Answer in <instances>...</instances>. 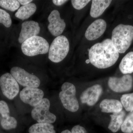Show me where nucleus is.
Returning <instances> with one entry per match:
<instances>
[{
	"mask_svg": "<svg viewBox=\"0 0 133 133\" xmlns=\"http://www.w3.org/2000/svg\"><path fill=\"white\" fill-rule=\"evenodd\" d=\"M88 55L91 64L99 69H106L112 66L119 57V52L111 40L109 38L92 46Z\"/></svg>",
	"mask_w": 133,
	"mask_h": 133,
	"instance_id": "1",
	"label": "nucleus"
},
{
	"mask_svg": "<svg viewBox=\"0 0 133 133\" xmlns=\"http://www.w3.org/2000/svg\"><path fill=\"white\" fill-rule=\"evenodd\" d=\"M111 40L119 53L125 52L133 41V26L119 24L113 30Z\"/></svg>",
	"mask_w": 133,
	"mask_h": 133,
	"instance_id": "2",
	"label": "nucleus"
},
{
	"mask_svg": "<svg viewBox=\"0 0 133 133\" xmlns=\"http://www.w3.org/2000/svg\"><path fill=\"white\" fill-rule=\"evenodd\" d=\"M49 48L48 41L38 36L27 39L22 44L21 46L23 53L30 57L46 54L49 52Z\"/></svg>",
	"mask_w": 133,
	"mask_h": 133,
	"instance_id": "3",
	"label": "nucleus"
},
{
	"mask_svg": "<svg viewBox=\"0 0 133 133\" xmlns=\"http://www.w3.org/2000/svg\"><path fill=\"white\" fill-rule=\"evenodd\" d=\"M69 50L70 44L67 38L64 36H58L50 45L48 57L52 62L59 63L66 57Z\"/></svg>",
	"mask_w": 133,
	"mask_h": 133,
	"instance_id": "4",
	"label": "nucleus"
},
{
	"mask_svg": "<svg viewBox=\"0 0 133 133\" xmlns=\"http://www.w3.org/2000/svg\"><path fill=\"white\" fill-rule=\"evenodd\" d=\"M61 89L59 96L64 107L70 111H77L79 108V105L76 97L75 86L71 83L65 82L62 85Z\"/></svg>",
	"mask_w": 133,
	"mask_h": 133,
	"instance_id": "5",
	"label": "nucleus"
},
{
	"mask_svg": "<svg viewBox=\"0 0 133 133\" xmlns=\"http://www.w3.org/2000/svg\"><path fill=\"white\" fill-rule=\"evenodd\" d=\"M50 102L46 98L33 107L31 112V117L38 123L52 124L56 120V116L50 111Z\"/></svg>",
	"mask_w": 133,
	"mask_h": 133,
	"instance_id": "6",
	"label": "nucleus"
},
{
	"mask_svg": "<svg viewBox=\"0 0 133 133\" xmlns=\"http://www.w3.org/2000/svg\"><path fill=\"white\" fill-rule=\"evenodd\" d=\"M10 73L18 84L24 87L37 88L41 84L40 79L36 76L19 66L12 67Z\"/></svg>",
	"mask_w": 133,
	"mask_h": 133,
	"instance_id": "7",
	"label": "nucleus"
},
{
	"mask_svg": "<svg viewBox=\"0 0 133 133\" xmlns=\"http://www.w3.org/2000/svg\"><path fill=\"white\" fill-rule=\"evenodd\" d=\"M0 87L3 94L9 99H13L19 93V84L10 73L7 72L1 76Z\"/></svg>",
	"mask_w": 133,
	"mask_h": 133,
	"instance_id": "8",
	"label": "nucleus"
},
{
	"mask_svg": "<svg viewBox=\"0 0 133 133\" xmlns=\"http://www.w3.org/2000/svg\"><path fill=\"white\" fill-rule=\"evenodd\" d=\"M132 77L129 74H125L120 78L111 77L108 81L109 88L115 92H125L130 90L132 87Z\"/></svg>",
	"mask_w": 133,
	"mask_h": 133,
	"instance_id": "9",
	"label": "nucleus"
},
{
	"mask_svg": "<svg viewBox=\"0 0 133 133\" xmlns=\"http://www.w3.org/2000/svg\"><path fill=\"white\" fill-rule=\"evenodd\" d=\"M43 91L37 88L25 87L20 93V98L23 102L31 106H35L43 98Z\"/></svg>",
	"mask_w": 133,
	"mask_h": 133,
	"instance_id": "10",
	"label": "nucleus"
},
{
	"mask_svg": "<svg viewBox=\"0 0 133 133\" xmlns=\"http://www.w3.org/2000/svg\"><path fill=\"white\" fill-rule=\"evenodd\" d=\"M49 24L48 29L52 36L57 37L61 35L66 26L64 20L61 19L59 12L56 10H52L48 17Z\"/></svg>",
	"mask_w": 133,
	"mask_h": 133,
	"instance_id": "11",
	"label": "nucleus"
},
{
	"mask_svg": "<svg viewBox=\"0 0 133 133\" xmlns=\"http://www.w3.org/2000/svg\"><path fill=\"white\" fill-rule=\"evenodd\" d=\"M41 28L37 22L33 21H28L23 23L19 35L18 41L23 43L29 38L37 36L40 32Z\"/></svg>",
	"mask_w": 133,
	"mask_h": 133,
	"instance_id": "12",
	"label": "nucleus"
},
{
	"mask_svg": "<svg viewBox=\"0 0 133 133\" xmlns=\"http://www.w3.org/2000/svg\"><path fill=\"white\" fill-rule=\"evenodd\" d=\"M102 92L101 85H94L83 92L80 96L81 102L90 106H93L98 100Z\"/></svg>",
	"mask_w": 133,
	"mask_h": 133,
	"instance_id": "13",
	"label": "nucleus"
},
{
	"mask_svg": "<svg viewBox=\"0 0 133 133\" xmlns=\"http://www.w3.org/2000/svg\"><path fill=\"white\" fill-rule=\"evenodd\" d=\"M107 28V23L104 20H96L88 27L85 33L86 38L89 41H94L104 34Z\"/></svg>",
	"mask_w": 133,
	"mask_h": 133,
	"instance_id": "14",
	"label": "nucleus"
},
{
	"mask_svg": "<svg viewBox=\"0 0 133 133\" xmlns=\"http://www.w3.org/2000/svg\"><path fill=\"white\" fill-rule=\"evenodd\" d=\"M100 108L102 112H119L123 109V106L121 102L115 99H105L103 100L100 104Z\"/></svg>",
	"mask_w": 133,
	"mask_h": 133,
	"instance_id": "15",
	"label": "nucleus"
},
{
	"mask_svg": "<svg viewBox=\"0 0 133 133\" xmlns=\"http://www.w3.org/2000/svg\"><path fill=\"white\" fill-rule=\"evenodd\" d=\"M112 1L109 0H93L90 12L91 16L93 18H97L101 16Z\"/></svg>",
	"mask_w": 133,
	"mask_h": 133,
	"instance_id": "16",
	"label": "nucleus"
},
{
	"mask_svg": "<svg viewBox=\"0 0 133 133\" xmlns=\"http://www.w3.org/2000/svg\"><path fill=\"white\" fill-rule=\"evenodd\" d=\"M125 115V112L123 110L111 115V119L108 127L109 130L114 133L118 132L121 127Z\"/></svg>",
	"mask_w": 133,
	"mask_h": 133,
	"instance_id": "17",
	"label": "nucleus"
},
{
	"mask_svg": "<svg viewBox=\"0 0 133 133\" xmlns=\"http://www.w3.org/2000/svg\"><path fill=\"white\" fill-rule=\"evenodd\" d=\"M36 5L35 3H31L28 5H23L19 8L15 16L17 18L23 20L29 19L33 15L36 11Z\"/></svg>",
	"mask_w": 133,
	"mask_h": 133,
	"instance_id": "18",
	"label": "nucleus"
},
{
	"mask_svg": "<svg viewBox=\"0 0 133 133\" xmlns=\"http://www.w3.org/2000/svg\"><path fill=\"white\" fill-rule=\"evenodd\" d=\"M119 68L122 73L125 75L133 72V51L129 52L123 57Z\"/></svg>",
	"mask_w": 133,
	"mask_h": 133,
	"instance_id": "19",
	"label": "nucleus"
},
{
	"mask_svg": "<svg viewBox=\"0 0 133 133\" xmlns=\"http://www.w3.org/2000/svg\"><path fill=\"white\" fill-rule=\"evenodd\" d=\"M29 133H56L52 124L37 123L31 126L29 129Z\"/></svg>",
	"mask_w": 133,
	"mask_h": 133,
	"instance_id": "20",
	"label": "nucleus"
},
{
	"mask_svg": "<svg viewBox=\"0 0 133 133\" xmlns=\"http://www.w3.org/2000/svg\"><path fill=\"white\" fill-rule=\"evenodd\" d=\"M1 125L3 129L10 130L16 128L17 122L14 117L10 116L2 117L1 121Z\"/></svg>",
	"mask_w": 133,
	"mask_h": 133,
	"instance_id": "21",
	"label": "nucleus"
},
{
	"mask_svg": "<svg viewBox=\"0 0 133 133\" xmlns=\"http://www.w3.org/2000/svg\"><path fill=\"white\" fill-rule=\"evenodd\" d=\"M121 128L124 133H133V111L131 112L124 119Z\"/></svg>",
	"mask_w": 133,
	"mask_h": 133,
	"instance_id": "22",
	"label": "nucleus"
},
{
	"mask_svg": "<svg viewBox=\"0 0 133 133\" xmlns=\"http://www.w3.org/2000/svg\"><path fill=\"white\" fill-rule=\"evenodd\" d=\"M121 101L126 111H133V92L122 95L121 98Z\"/></svg>",
	"mask_w": 133,
	"mask_h": 133,
	"instance_id": "23",
	"label": "nucleus"
},
{
	"mask_svg": "<svg viewBox=\"0 0 133 133\" xmlns=\"http://www.w3.org/2000/svg\"><path fill=\"white\" fill-rule=\"evenodd\" d=\"M20 5L16 0H0V6L12 12L18 9Z\"/></svg>",
	"mask_w": 133,
	"mask_h": 133,
	"instance_id": "24",
	"label": "nucleus"
},
{
	"mask_svg": "<svg viewBox=\"0 0 133 133\" xmlns=\"http://www.w3.org/2000/svg\"><path fill=\"white\" fill-rule=\"evenodd\" d=\"M0 23H2L6 28H9L12 24L10 15L5 10L0 9Z\"/></svg>",
	"mask_w": 133,
	"mask_h": 133,
	"instance_id": "25",
	"label": "nucleus"
},
{
	"mask_svg": "<svg viewBox=\"0 0 133 133\" xmlns=\"http://www.w3.org/2000/svg\"><path fill=\"white\" fill-rule=\"evenodd\" d=\"M0 114L2 117L9 116L10 110L6 102L4 101H0Z\"/></svg>",
	"mask_w": 133,
	"mask_h": 133,
	"instance_id": "26",
	"label": "nucleus"
},
{
	"mask_svg": "<svg viewBox=\"0 0 133 133\" xmlns=\"http://www.w3.org/2000/svg\"><path fill=\"white\" fill-rule=\"evenodd\" d=\"M90 1H81V0H72V5L75 9L81 10L85 7Z\"/></svg>",
	"mask_w": 133,
	"mask_h": 133,
	"instance_id": "27",
	"label": "nucleus"
},
{
	"mask_svg": "<svg viewBox=\"0 0 133 133\" xmlns=\"http://www.w3.org/2000/svg\"><path fill=\"white\" fill-rule=\"evenodd\" d=\"M61 133H87V132L83 127L79 125H77L72 128L71 132L66 129L62 131Z\"/></svg>",
	"mask_w": 133,
	"mask_h": 133,
	"instance_id": "28",
	"label": "nucleus"
},
{
	"mask_svg": "<svg viewBox=\"0 0 133 133\" xmlns=\"http://www.w3.org/2000/svg\"><path fill=\"white\" fill-rule=\"evenodd\" d=\"M52 2L54 5L56 6H59L63 5L65 3L68 2V1L65 0H53Z\"/></svg>",
	"mask_w": 133,
	"mask_h": 133,
	"instance_id": "29",
	"label": "nucleus"
},
{
	"mask_svg": "<svg viewBox=\"0 0 133 133\" xmlns=\"http://www.w3.org/2000/svg\"><path fill=\"white\" fill-rule=\"evenodd\" d=\"M18 1L20 4L23 6L29 4L31 3V2L33 1L32 0H19Z\"/></svg>",
	"mask_w": 133,
	"mask_h": 133,
	"instance_id": "30",
	"label": "nucleus"
},
{
	"mask_svg": "<svg viewBox=\"0 0 133 133\" xmlns=\"http://www.w3.org/2000/svg\"><path fill=\"white\" fill-rule=\"evenodd\" d=\"M90 62V60H89V59H87V60L86 61V62L87 63H89V62Z\"/></svg>",
	"mask_w": 133,
	"mask_h": 133,
	"instance_id": "31",
	"label": "nucleus"
}]
</instances>
